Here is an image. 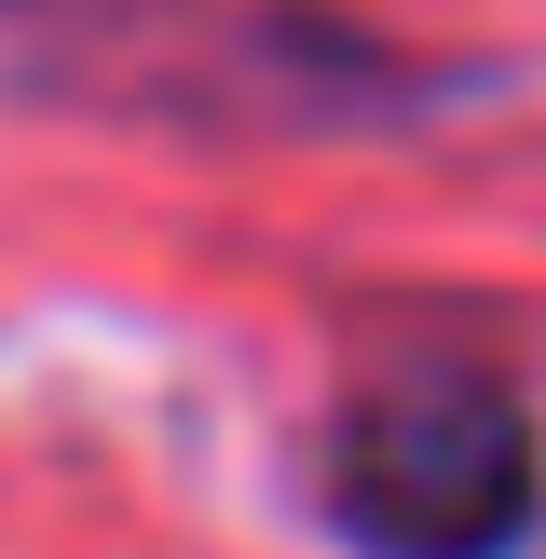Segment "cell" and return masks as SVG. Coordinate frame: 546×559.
<instances>
[{
    "mask_svg": "<svg viewBox=\"0 0 546 559\" xmlns=\"http://www.w3.org/2000/svg\"><path fill=\"white\" fill-rule=\"evenodd\" d=\"M314 533L342 559H533L546 409L506 355H355L314 424Z\"/></svg>",
    "mask_w": 546,
    "mask_h": 559,
    "instance_id": "obj_1",
    "label": "cell"
}]
</instances>
